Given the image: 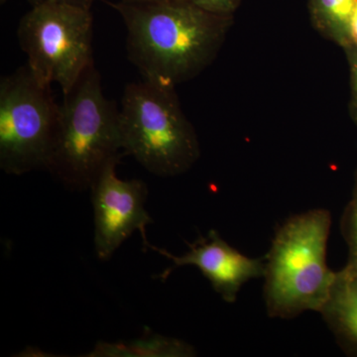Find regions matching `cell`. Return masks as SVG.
<instances>
[{"instance_id": "1", "label": "cell", "mask_w": 357, "mask_h": 357, "mask_svg": "<svg viewBox=\"0 0 357 357\" xmlns=\"http://www.w3.org/2000/svg\"><path fill=\"white\" fill-rule=\"evenodd\" d=\"M126 30L129 61L143 79L176 88L217 58L234 16L208 13L182 0L110 3Z\"/></svg>"}, {"instance_id": "2", "label": "cell", "mask_w": 357, "mask_h": 357, "mask_svg": "<svg viewBox=\"0 0 357 357\" xmlns=\"http://www.w3.org/2000/svg\"><path fill=\"white\" fill-rule=\"evenodd\" d=\"M119 109L103 93L95 62L64 95L46 170L68 189L91 188L105 167L121 160Z\"/></svg>"}, {"instance_id": "3", "label": "cell", "mask_w": 357, "mask_h": 357, "mask_svg": "<svg viewBox=\"0 0 357 357\" xmlns=\"http://www.w3.org/2000/svg\"><path fill=\"white\" fill-rule=\"evenodd\" d=\"M332 215L325 208L305 211L279 227L265 258L268 316L291 319L321 311L335 280L326 264Z\"/></svg>"}, {"instance_id": "4", "label": "cell", "mask_w": 357, "mask_h": 357, "mask_svg": "<svg viewBox=\"0 0 357 357\" xmlns=\"http://www.w3.org/2000/svg\"><path fill=\"white\" fill-rule=\"evenodd\" d=\"M175 89L145 79L128 84L119 109L124 154L160 177L188 172L201 156L196 130Z\"/></svg>"}, {"instance_id": "5", "label": "cell", "mask_w": 357, "mask_h": 357, "mask_svg": "<svg viewBox=\"0 0 357 357\" xmlns=\"http://www.w3.org/2000/svg\"><path fill=\"white\" fill-rule=\"evenodd\" d=\"M93 35L91 9L61 2L32 6L17 29L33 76L42 86L57 84L63 95L93 64Z\"/></svg>"}, {"instance_id": "6", "label": "cell", "mask_w": 357, "mask_h": 357, "mask_svg": "<svg viewBox=\"0 0 357 357\" xmlns=\"http://www.w3.org/2000/svg\"><path fill=\"white\" fill-rule=\"evenodd\" d=\"M60 105L51 86L38 83L27 66L0 81V168L20 176L46 170L57 131Z\"/></svg>"}, {"instance_id": "7", "label": "cell", "mask_w": 357, "mask_h": 357, "mask_svg": "<svg viewBox=\"0 0 357 357\" xmlns=\"http://www.w3.org/2000/svg\"><path fill=\"white\" fill-rule=\"evenodd\" d=\"M119 163V159L109 162L89 188L95 213V248L100 260H109L136 230L146 243V227L154 222L145 208L147 185L137 178L117 177Z\"/></svg>"}, {"instance_id": "8", "label": "cell", "mask_w": 357, "mask_h": 357, "mask_svg": "<svg viewBox=\"0 0 357 357\" xmlns=\"http://www.w3.org/2000/svg\"><path fill=\"white\" fill-rule=\"evenodd\" d=\"M190 250L182 256L151 245L144 246L165 256L173 264L155 278L165 281L174 270L183 266L198 268L211 282L213 290L227 303H234L239 291L249 280L264 276L265 262L262 258H250L230 246L215 230L206 237L199 236L192 243H187Z\"/></svg>"}, {"instance_id": "9", "label": "cell", "mask_w": 357, "mask_h": 357, "mask_svg": "<svg viewBox=\"0 0 357 357\" xmlns=\"http://www.w3.org/2000/svg\"><path fill=\"white\" fill-rule=\"evenodd\" d=\"M319 312L342 351L357 356V271L344 266L335 272L328 299Z\"/></svg>"}, {"instance_id": "10", "label": "cell", "mask_w": 357, "mask_h": 357, "mask_svg": "<svg viewBox=\"0 0 357 357\" xmlns=\"http://www.w3.org/2000/svg\"><path fill=\"white\" fill-rule=\"evenodd\" d=\"M357 0H309L312 26L342 49L354 44L351 20Z\"/></svg>"}, {"instance_id": "11", "label": "cell", "mask_w": 357, "mask_h": 357, "mask_svg": "<svg viewBox=\"0 0 357 357\" xmlns=\"http://www.w3.org/2000/svg\"><path fill=\"white\" fill-rule=\"evenodd\" d=\"M196 354V349L183 340L153 335L129 342H100L88 356L190 357Z\"/></svg>"}, {"instance_id": "12", "label": "cell", "mask_w": 357, "mask_h": 357, "mask_svg": "<svg viewBox=\"0 0 357 357\" xmlns=\"http://www.w3.org/2000/svg\"><path fill=\"white\" fill-rule=\"evenodd\" d=\"M340 230L349 250L345 267L357 271V168L351 199L342 213Z\"/></svg>"}, {"instance_id": "13", "label": "cell", "mask_w": 357, "mask_h": 357, "mask_svg": "<svg viewBox=\"0 0 357 357\" xmlns=\"http://www.w3.org/2000/svg\"><path fill=\"white\" fill-rule=\"evenodd\" d=\"M347 57L349 69V84H351V100L349 112L352 121L357 126V45L351 44L342 49Z\"/></svg>"}, {"instance_id": "14", "label": "cell", "mask_w": 357, "mask_h": 357, "mask_svg": "<svg viewBox=\"0 0 357 357\" xmlns=\"http://www.w3.org/2000/svg\"><path fill=\"white\" fill-rule=\"evenodd\" d=\"M208 13L218 15L234 16L241 6V0H182Z\"/></svg>"}, {"instance_id": "15", "label": "cell", "mask_w": 357, "mask_h": 357, "mask_svg": "<svg viewBox=\"0 0 357 357\" xmlns=\"http://www.w3.org/2000/svg\"><path fill=\"white\" fill-rule=\"evenodd\" d=\"M96 0H29L31 6L43 3V2H61V3L73 4V6L84 7V8L91 9L93 2Z\"/></svg>"}, {"instance_id": "16", "label": "cell", "mask_w": 357, "mask_h": 357, "mask_svg": "<svg viewBox=\"0 0 357 357\" xmlns=\"http://www.w3.org/2000/svg\"><path fill=\"white\" fill-rule=\"evenodd\" d=\"M351 37L354 44L357 45V2L351 20Z\"/></svg>"}, {"instance_id": "17", "label": "cell", "mask_w": 357, "mask_h": 357, "mask_svg": "<svg viewBox=\"0 0 357 357\" xmlns=\"http://www.w3.org/2000/svg\"><path fill=\"white\" fill-rule=\"evenodd\" d=\"M126 2H142V1H156V0H121Z\"/></svg>"}, {"instance_id": "18", "label": "cell", "mask_w": 357, "mask_h": 357, "mask_svg": "<svg viewBox=\"0 0 357 357\" xmlns=\"http://www.w3.org/2000/svg\"><path fill=\"white\" fill-rule=\"evenodd\" d=\"M0 1H1V3H4V2L6 1V0H0Z\"/></svg>"}]
</instances>
